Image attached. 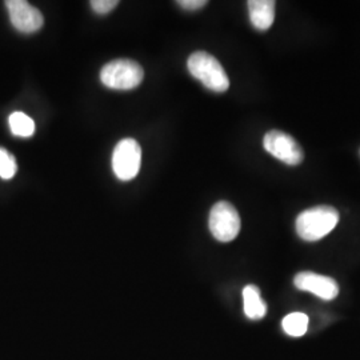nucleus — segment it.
Masks as SVG:
<instances>
[{"label": "nucleus", "mask_w": 360, "mask_h": 360, "mask_svg": "<svg viewBox=\"0 0 360 360\" xmlns=\"http://www.w3.org/2000/svg\"><path fill=\"white\" fill-rule=\"evenodd\" d=\"M339 212L331 206L312 207L296 219V232L307 242H316L334 230Z\"/></svg>", "instance_id": "f257e3e1"}, {"label": "nucleus", "mask_w": 360, "mask_h": 360, "mask_svg": "<svg viewBox=\"0 0 360 360\" xmlns=\"http://www.w3.org/2000/svg\"><path fill=\"white\" fill-rule=\"evenodd\" d=\"M187 67L190 74L199 82H202L208 90L214 92H224L230 87V79L224 68L208 52H193L188 58Z\"/></svg>", "instance_id": "f03ea898"}, {"label": "nucleus", "mask_w": 360, "mask_h": 360, "mask_svg": "<svg viewBox=\"0 0 360 360\" xmlns=\"http://www.w3.org/2000/svg\"><path fill=\"white\" fill-rule=\"evenodd\" d=\"M144 71L141 65L129 59L112 60L101 71L102 83L112 90H134L142 83Z\"/></svg>", "instance_id": "7ed1b4c3"}, {"label": "nucleus", "mask_w": 360, "mask_h": 360, "mask_svg": "<svg viewBox=\"0 0 360 360\" xmlns=\"http://www.w3.org/2000/svg\"><path fill=\"white\" fill-rule=\"evenodd\" d=\"M208 226L217 240L227 243L238 236L242 223L236 208L231 203L219 202L211 208Z\"/></svg>", "instance_id": "20e7f679"}, {"label": "nucleus", "mask_w": 360, "mask_h": 360, "mask_svg": "<svg viewBox=\"0 0 360 360\" xmlns=\"http://www.w3.org/2000/svg\"><path fill=\"white\" fill-rule=\"evenodd\" d=\"M142 163V148L139 143L131 138L123 139L116 144L112 154V169L117 179L127 181L134 179Z\"/></svg>", "instance_id": "39448f33"}, {"label": "nucleus", "mask_w": 360, "mask_h": 360, "mask_svg": "<svg viewBox=\"0 0 360 360\" xmlns=\"http://www.w3.org/2000/svg\"><path fill=\"white\" fill-rule=\"evenodd\" d=\"M263 146L267 153L288 166H297L303 162V150L299 143L285 132L278 129L267 132L263 139Z\"/></svg>", "instance_id": "423d86ee"}, {"label": "nucleus", "mask_w": 360, "mask_h": 360, "mask_svg": "<svg viewBox=\"0 0 360 360\" xmlns=\"http://www.w3.org/2000/svg\"><path fill=\"white\" fill-rule=\"evenodd\" d=\"M6 7L10 13L13 26L19 32L34 34L39 31L44 23L41 13L26 0H8L6 1Z\"/></svg>", "instance_id": "0eeeda50"}, {"label": "nucleus", "mask_w": 360, "mask_h": 360, "mask_svg": "<svg viewBox=\"0 0 360 360\" xmlns=\"http://www.w3.org/2000/svg\"><path fill=\"white\" fill-rule=\"evenodd\" d=\"M296 288L311 292L323 300H333L339 294V285L333 278L319 275L315 272H299L294 279Z\"/></svg>", "instance_id": "6e6552de"}, {"label": "nucleus", "mask_w": 360, "mask_h": 360, "mask_svg": "<svg viewBox=\"0 0 360 360\" xmlns=\"http://www.w3.org/2000/svg\"><path fill=\"white\" fill-rule=\"evenodd\" d=\"M250 20L259 31H267L275 20V1L272 0H250Z\"/></svg>", "instance_id": "1a4fd4ad"}, {"label": "nucleus", "mask_w": 360, "mask_h": 360, "mask_svg": "<svg viewBox=\"0 0 360 360\" xmlns=\"http://www.w3.org/2000/svg\"><path fill=\"white\" fill-rule=\"evenodd\" d=\"M243 303H245V316L251 321L263 319L267 314V304L262 299L260 291L257 285L248 284L243 290Z\"/></svg>", "instance_id": "9d476101"}, {"label": "nucleus", "mask_w": 360, "mask_h": 360, "mask_svg": "<svg viewBox=\"0 0 360 360\" xmlns=\"http://www.w3.org/2000/svg\"><path fill=\"white\" fill-rule=\"evenodd\" d=\"M309 323V316L306 314L292 312L284 318L282 327L285 334L294 338H300L307 333Z\"/></svg>", "instance_id": "9b49d317"}, {"label": "nucleus", "mask_w": 360, "mask_h": 360, "mask_svg": "<svg viewBox=\"0 0 360 360\" xmlns=\"http://www.w3.org/2000/svg\"><path fill=\"white\" fill-rule=\"evenodd\" d=\"M10 129L13 131V135L22 136V138H30L35 132V123L34 120L26 115L25 112H13L8 119Z\"/></svg>", "instance_id": "f8f14e48"}, {"label": "nucleus", "mask_w": 360, "mask_h": 360, "mask_svg": "<svg viewBox=\"0 0 360 360\" xmlns=\"http://www.w3.org/2000/svg\"><path fill=\"white\" fill-rule=\"evenodd\" d=\"M16 171H18V166H16L15 158L8 151L0 147V178L6 180L11 179L15 176Z\"/></svg>", "instance_id": "ddd939ff"}, {"label": "nucleus", "mask_w": 360, "mask_h": 360, "mask_svg": "<svg viewBox=\"0 0 360 360\" xmlns=\"http://www.w3.org/2000/svg\"><path fill=\"white\" fill-rule=\"evenodd\" d=\"M117 4H119L117 0H92L91 8L99 15H107L111 13Z\"/></svg>", "instance_id": "4468645a"}, {"label": "nucleus", "mask_w": 360, "mask_h": 360, "mask_svg": "<svg viewBox=\"0 0 360 360\" xmlns=\"http://www.w3.org/2000/svg\"><path fill=\"white\" fill-rule=\"evenodd\" d=\"M178 4L187 11H196V10L203 8L207 4V1L206 0H179Z\"/></svg>", "instance_id": "2eb2a0df"}]
</instances>
